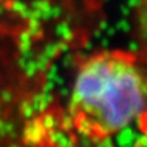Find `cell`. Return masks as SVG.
Masks as SVG:
<instances>
[{"label": "cell", "mask_w": 147, "mask_h": 147, "mask_svg": "<svg viewBox=\"0 0 147 147\" xmlns=\"http://www.w3.org/2000/svg\"><path fill=\"white\" fill-rule=\"evenodd\" d=\"M71 105L77 121L93 133H117L146 113L147 73L130 53H94L76 73Z\"/></svg>", "instance_id": "6da1fadb"}, {"label": "cell", "mask_w": 147, "mask_h": 147, "mask_svg": "<svg viewBox=\"0 0 147 147\" xmlns=\"http://www.w3.org/2000/svg\"><path fill=\"white\" fill-rule=\"evenodd\" d=\"M141 15H144L147 19V0H142L141 1Z\"/></svg>", "instance_id": "7a4b0ae2"}]
</instances>
